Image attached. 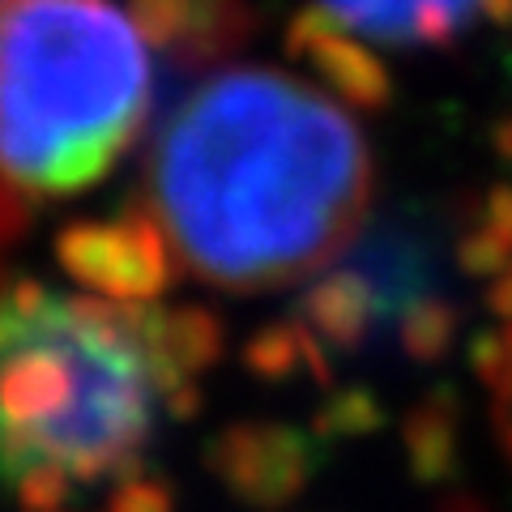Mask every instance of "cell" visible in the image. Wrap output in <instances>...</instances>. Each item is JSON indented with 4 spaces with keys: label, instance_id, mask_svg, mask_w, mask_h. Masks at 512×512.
<instances>
[{
    "label": "cell",
    "instance_id": "277c9868",
    "mask_svg": "<svg viewBox=\"0 0 512 512\" xmlns=\"http://www.w3.org/2000/svg\"><path fill=\"white\" fill-rule=\"evenodd\" d=\"M508 0H312L308 18L380 64V52H427L457 43Z\"/></svg>",
    "mask_w": 512,
    "mask_h": 512
},
{
    "label": "cell",
    "instance_id": "8992f818",
    "mask_svg": "<svg viewBox=\"0 0 512 512\" xmlns=\"http://www.w3.org/2000/svg\"><path fill=\"white\" fill-rule=\"evenodd\" d=\"M470 248L487 303L478 367H483L495 436H500L504 457L512 461V184L495 192Z\"/></svg>",
    "mask_w": 512,
    "mask_h": 512
},
{
    "label": "cell",
    "instance_id": "5b68a950",
    "mask_svg": "<svg viewBox=\"0 0 512 512\" xmlns=\"http://www.w3.org/2000/svg\"><path fill=\"white\" fill-rule=\"evenodd\" d=\"M60 261L103 299L146 303L171 282L175 265L154 218L128 205L116 218H90L60 235Z\"/></svg>",
    "mask_w": 512,
    "mask_h": 512
},
{
    "label": "cell",
    "instance_id": "6da1fadb",
    "mask_svg": "<svg viewBox=\"0 0 512 512\" xmlns=\"http://www.w3.org/2000/svg\"><path fill=\"white\" fill-rule=\"evenodd\" d=\"M372 192L367 133L325 86L227 64L158 124L137 205L175 269L261 295L325 274L359 239Z\"/></svg>",
    "mask_w": 512,
    "mask_h": 512
},
{
    "label": "cell",
    "instance_id": "3957f363",
    "mask_svg": "<svg viewBox=\"0 0 512 512\" xmlns=\"http://www.w3.org/2000/svg\"><path fill=\"white\" fill-rule=\"evenodd\" d=\"M154 47L116 0H0V231L77 197L133 150Z\"/></svg>",
    "mask_w": 512,
    "mask_h": 512
},
{
    "label": "cell",
    "instance_id": "52a82bcc",
    "mask_svg": "<svg viewBox=\"0 0 512 512\" xmlns=\"http://www.w3.org/2000/svg\"><path fill=\"white\" fill-rule=\"evenodd\" d=\"M133 18L150 47L184 64L218 60L248 30L239 0H133Z\"/></svg>",
    "mask_w": 512,
    "mask_h": 512
},
{
    "label": "cell",
    "instance_id": "7a4b0ae2",
    "mask_svg": "<svg viewBox=\"0 0 512 512\" xmlns=\"http://www.w3.org/2000/svg\"><path fill=\"white\" fill-rule=\"evenodd\" d=\"M218 342L201 308L0 278V474L26 512H163L146 457Z\"/></svg>",
    "mask_w": 512,
    "mask_h": 512
}]
</instances>
